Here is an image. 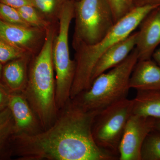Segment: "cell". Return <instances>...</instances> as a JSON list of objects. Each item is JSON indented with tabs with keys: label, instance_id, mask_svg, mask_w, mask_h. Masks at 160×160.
I'll use <instances>...</instances> for the list:
<instances>
[{
	"label": "cell",
	"instance_id": "cell-20",
	"mask_svg": "<svg viewBox=\"0 0 160 160\" xmlns=\"http://www.w3.org/2000/svg\"><path fill=\"white\" fill-rule=\"evenodd\" d=\"M0 19L9 24L31 27L21 16L18 9L0 3Z\"/></svg>",
	"mask_w": 160,
	"mask_h": 160
},
{
	"label": "cell",
	"instance_id": "cell-2",
	"mask_svg": "<svg viewBox=\"0 0 160 160\" xmlns=\"http://www.w3.org/2000/svg\"><path fill=\"white\" fill-rule=\"evenodd\" d=\"M50 26L46 30L42 48L30 62L27 85L22 92L34 112L43 130L49 128L58 117L56 82L52 59L55 34Z\"/></svg>",
	"mask_w": 160,
	"mask_h": 160
},
{
	"label": "cell",
	"instance_id": "cell-28",
	"mask_svg": "<svg viewBox=\"0 0 160 160\" xmlns=\"http://www.w3.org/2000/svg\"><path fill=\"white\" fill-rule=\"evenodd\" d=\"M3 65L0 62V80L2 79V71Z\"/></svg>",
	"mask_w": 160,
	"mask_h": 160
},
{
	"label": "cell",
	"instance_id": "cell-4",
	"mask_svg": "<svg viewBox=\"0 0 160 160\" xmlns=\"http://www.w3.org/2000/svg\"><path fill=\"white\" fill-rule=\"evenodd\" d=\"M138 61L135 48L119 65L96 78L88 89L71 99L88 111L101 110L127 98L129 81L135 66Z\"/></svg>",
	"mask_w": 160,
	"mask_h": 160
},
{
	"label": "cell",
	"instance_id": "cell-18",
	"mask_svg": "<svg viewBox=\"0 0 160 160\" xmlns=\"http://www.w3.org/2000/svg\"><path fill=\"white\" fill-rule=\"evenodd\" d=\"M142 160H160V132L153 130L146 137L141 150Z\"/></svg>",
	"mask_w": 160,
	"mask_h": 160
},
{
	"label": "cell",
	"instance_id": "cell-22",
	"mask_svg": "<svg viewBox=\"0 0 160 160\" xmlns=\"http://www.w3.org/2000/svg\"><path fill=\"white\" fill-rule=\"evenodd\" d=\"M111 9L115 23L134 8L131 0H106Z\"/></svg>",
	"mask_w": 160,
	"mask_h": 160
},
{
	"label": "cell",
	"instance_id": "cell-26",
	"mask_svg": "<svg viewBox=\"0 0 160 160\" xmlns=\"http://www.w3.org/2000/svg\"><path fill=\"white\" fill-rule=\"evenodd\" d=\"M153 61L160 66V48L157 49L152 54V57Z\"/></svg>",
	"mask_w": 160,
	"mask_h": 160
},
{
	"label": "cell",
	"instance_id": "cell-6",
	"mask_svg": "<svg viewBox=\"0 0 160 160\" xmlns=\"http://www.w3.org/2000/svg\"><path fill=\"white\" fill-rule=\"evenodd\" d=\"M75 18L72 46L93 45L108 34L115 24L111 9L106 0L75 1Z\"/></svg>",
	"mask_w": 160,
	"mask_h": 160
},
{
	"label": "cell",
	"instance_id": "cell-21",
	"mask_svg": "<svg viewBox=\"0 0 160 160\" xmlns=\"http://www.w3.org/2000/svg\"><path fill=\"white\" fill-rule=\"evenodd\" d=\"M28 54L31 55L0 38V62L3 65Z\"/></svg>",
	"mask_w": 160,
	"mask_h": 160
},
{
	"label": "cell",
	"instance_id": "cell-14",
	"mask_svg": "<svg viewBox=\"0 0 160 160\" xmlns=\"http://www.w3.org/2000/svg\"><path fill=\"white\" fill-rule=\"evenodd\" d=\"M129 87L137 90H160V66L152 59L138 61L131 74Z\"/></svg>",
	"mask_w": 160,
	"mask_h": 160
},
{
	"label": "cell",
	"instance_id": "cell-7",
	"mask_svg": "<svg viewBox=\"0 0 160 160\" xmlns=\"http://www.w3.org/2000/svg\"><path fill=\"white\" fill-rule=\"evenodd\" d=\"M132 111V100L123 99L99 112L92 125L95 142L118 160L120 142Z\"/></svg>",
	"mask_w": 160,
	"mask_h": 160
},
{
	"label": "cell",
	"instance_id": "cell-8",
	"mask_svg": "<svg viewBox=\"0 0 160 160\" xmlns=\"http://www.w3.org/2000/svg\"><path fill=\"white\" fill-rule=\"evenodd\" d=\"M156 119L132 114L126 123L119 147V160H142L141 150L148 134L154 130Z\"/></svg>",
	"mask_w": 160,
	"mask_h": 160
},
{
	"label": "cell",
	"instance_id": "cell-9",
	"mask_svg": "<svg viewBox=\"0 0 160 160\" xmlns=\"http://www.w3.org/2000/svg\"><path fill=\"white\" fill-rule=\"evenodd\" d=\"M139 26L135 48L138 61L150 59L160 45V6L152 10Z\"/></svg>",
	"mask_w": 160,
	"mask_h": 160
},
{
	"label": "cell",
	"instance_id": "cell-15",
	"mask_svg": "<svg viewBox=\"0 0 160 160\" xmlns=\"http://www.w3.org/2000/svg\"><path fill=\"white\" fill-rule=\"evenodd\" d=\"M132 114L160 119V90H137Z\"/></svg>",
	"mask_w": 160,
	"mask_h": 160
},
{
	"label": "cell",
	"instance_id": "cell-12",
	"mask_svg": "<svg viewBox=\"0 0 160 160\" xmlns=\"http://www.w3.org/2000/svg\"><path fill=\"white\" fill-rule=\"evenodd\" d=\"M138 31H134L107 50L100 58L92 72L91 82L100 75L119 65L135 48Z\"/></svg>",
	"mask_w": 160,
	"mask_h": 160
},
{
	"label": "cell",
	"instance_id": "cell-17",
	"mask_svg": "<svg viewBox=\"0 0 160 160\" xmlns=\"http://www.w3.org/2000/svg\"><path fill=\"white\" fill-rule=\"evenodd\" d=\"M34 6L43 18L50 23L58 19L63 6L69 0H31Z\"/></svg>",
	"mask_w": 160,
	"mask_h": 160
},
{
	"label": "cell",
	"instance_id": "cell-23",
	"mask_svg": "<svg viewBox=\"0 0 160 160\" xmlns=\"http://www.w3.org/2000/svg\"><path fill=\"white\" fill-rule=\"evenodd\" d=\"M10 93L11 92L0 80V110L8 107Z\"/></svg>",
	"mask_w": 160,
	"mask_h": 160
},
{
	"label": "cell",
	"instance_id": "cell-5",
	"mask_svg": "<svg viewBox=\"0 0 160 160\" xmlns=\"http://www.w3.org/2000/svg\"><path fill=\"white\" fill-rule=\"evenodd\" d=\"M75 1L69 0L61 10L58 18V32L55 37L52 48V59L56 72V104L58 111L70 99L75 73V62L70 58L69 43V27L74 17Z\"/></svg>",
	"mask_w": 160,
	"mask_h": 160
},
{
	"label": "cell",
	"instance_id": "cell-16",
	"mask_svg": "<svg viewBox=\"0 0 160 160\" xmlns=\"http://www.w3.org/2000/svg\"><path fill=\"white\" fill-rule=\"evenodd\" d=\"M16 134L14 120L9 106L0 110V160L10 159Z\"/></svg>",
	"mask_w": 160,
	"mask_h": 160
},
{
	"label": "cell",
	"instance_id": "cell-3",
	"mask_svg": "<svg viewBox=\"0 0 160 160\" xmlns=\"http://www.w3.org/2000/svg\"><path fill=\"white\" fill-rule=\"evenodd\" d=\"M158 6L135 7L115 23L102 39L93 45H80L75 49V73L70 92V99H73L90 87L92 72L100 58L111 47L135 31L145 17Z\"/></svg>",
	"mask_w": 160,
	"mask_h": 160
},
{
	"label": "cell",
	"instance_id": "cell-25",
	"mask_svg": "<svg viewBox=\"0 0 160 160\" xmlns=\"http://www.w3.org/2000/svg\"><path fill=\"white\" fill-rule=\"evenodd\" d=\"M133 7L146 6H160V0H131Z\"/></svg>",
	"mask_w": 160,
	"mask_h": 160
},
{
	"label": "cell",
	"instance_id": "cell-29",
	"mask_svg": "<svg viewBox=\"0 0 160 160\" xmlns=\"http://www.w3.org/2000/svg\"><path fill=\"white\" fill-rule=\"evenodd\" d=\"M75 1H78V0H75Z\"/></svg>",
	"mask_w": 160,
	"mask_h": 160
},
{
	"label": "cell",
	"instance_id": "cell-13",
	"mask_svg": "<svg viewBox=\"0 0 160 160\" xmlns=\"http://www.w3.org/2000/svg\"><path fill=\"white\" fill-rule=\"evenodd\" d=\"M30 55H27L3 65L1 81L11 93H22L25 90Z\"/></svg>",
	"mask_w": 160,
	"mask_h": 160
},
{
	"label": "cell",
	"instance_id": "cell-19",
	"mask_svg": "<svg viewBox=\"0 0 160 160\" xmlns=\"http://www.w3.org/2000/svg\"><path fill=\"white\" fill-rule=\"evenodd\" d=\"M18 10L23 20L31 27L46 31L51 26L32 5L23 6Z\"/></svg>",
	"mask_w": 160,
	"mask_h": 160
},
{
	"label": "cell",
	"instance_id": "cell-10",
	"mask_svg": "<svg viewBox=\"0 0 160 160\" xmlns=\"http://www.w3.org/2000/svg\"><path fill=\"white\" fill-rule=\"evenodd\" d=\"M46 31L9 24L0 19V38L29 54L35 52Z\"/></svg>",
	"mask_w": 160,
	"mask_h": 160
},
{
	"label": "cell",
	"instance_id": "cell-24",
	"mask_svg": "<svg viewBox=\"0 0 160 160\" xmlns=\"http://www.w3.org/2000/svg\"><path fill=\"white\" fill-rule=\"evenodd\" d=\"M0 3L6 4L17 9L28 5L32 6L31 0H0Z\"/></svg>",
	"mask_w": 160,
	"mask_h": 160
},
{
	"label": "cell",
	"instance_id": "cell-11",
	"mask_svg": "<svg viewBox=\"0 0 160 160\" xmlns=\"http://www.w3.org/2000/svg\"><path fill=\"white\" fill-rule=\"evenodd\" d=\"M8 106L14 120L15 135H32L42 131L34 112L22 93H10Z\"/></svg>",
	"mask_w": 160,
	"mask_h": 160
},
{
	"label": "cell",
	"instance_id": "cell-27",
	"mask_svg": "<svg viewBox=\"0 0 160 160\" xmlns=\"http://www.w3.org/2000/svg\"><path fill=\"white\" fill-rule=\"evenodd\" d=\"M154 130L160 132V119H156L155 123Z\"/></svg>",
	"mask_w": 160,
	"mask_h": 160
},
{
	"label": "cell",
	"instance_id": "cell-1",
	"mask_svg": "<svg viewBox=\"0 0 160 160\" xmlns=\"http://www.w3.org/2000/svg\"><path fill=\"white\" fill-rule=\"evenodd\" d=\"M99 112L85 110L70 99L48 129L15 135L12 157L18 160H118L93 139L92 125Z\"/></svg>",
	"mask_w": 160,
	"mask_h": 160
}]
</instances>
